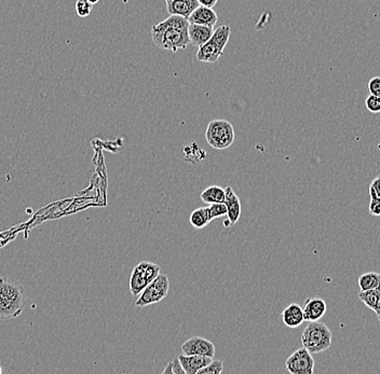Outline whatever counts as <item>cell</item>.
Wrapping results in <instances>:
<instances>
[{
	"instance_id": "12",
	"label": "cell",
	"mask_w": 380,
	"mask_h": 374,
	"mask_svg": "<svg viewBox=\"0 0 380 374\" xmlns=\"http://www.w3.org/2000/svg\"><path fill=\"white\" fill-rule=\"evenodd\" d=\"M180 360L182 368H183L185 374H198L203 368L207 367L211 364L213 358L211 357L201 356V355H180L178 357Z\"/></svg>"
},
{
	"instance_id": "19",
	"label": "cell",
	"mask_w": 380,
	"mask_h": 374,
	"mask_svg": "<svg viewBox=\"0 0 380 374\" xmlns=\"http://www.w3.org/2000/svg\"><path fill=\"white\" fill-rule=\"evenodd\" d=\"M358 284L361 292L377 289L380 288V274L376 272H368L361 275L359 277Z\"/></svg>"
},
{
	"instance_id": "15",
	"label": "cell",
	"mask_w": 380,
	"mask_h": 374,
	"mask_svg": "<svg viewBox=\"0 0 380 374\" xmlns=\"http://www.w3.org/2000/svg\"><path fill=\"white\" fill-rule=\"evenodd\" d=\"M200 6L198 0H171L167 3L169 13L171 15H178L183 18H189L190 14Z\"/></svg>"
},
{
	"instance_id": "14",
	"label": "cell",
	"mask_w": 380,
	"mask_h": 374,
	"mask_svg": "<svg viewBox=\"0 0 380 374\" xmlns=\"http://www.w3.org/2000/svg\"><path fill=\"white\" fill-rule=\"evenodd\" d=\"M213 33H214V28H210V26L190 23L189 28H188L190 43L198 47L208 43L212 37Z\"/></svg>"
},
{
	"instance_id": "17",
	"label": "cell",
	"mask_w": 380,
	"mask_h": 374,
	"mask_svg": "<svg viewBox=\"0 0 380 374\" xmlns=\"http://www.w3.org/2000/svg\"><path fill=\"white\" fill-rule=\"evenodd\" d=\"M226 192L225 189L218 186H211L202 191L200 195V199L202 202L207 204H214V203L225 202Z\"/></svg>"
},
{
	"instance_id": "29",
	"label": "cell",
	"mask_w": 380,
	"mask_h": 374,
	"mask_svg": "<svg viewBox=\"0 0 380 374\" xmlns=\"http://www.w3.org/2000/svg\"><path fill=\"white\" fill-rule=\"evenodd\" d=\"M201 6H205V7L214 8L218 0H198Z\"/></svg>"
},
{
	"instance_id": "2",
	"label": "cell",
	"mask_w": 380,
	"mask_h": 374,
	"mask_svg": "<svg viewBox=\"0 0 380 374\" xmlns=\"http://www.w3.org/2000/svg\"><path fill=\"white\" fill-rule=\"evenodd\" d=\"M25 307L24 287L17 280L0 277V320L17 318Z\"/></svg>"
},
{
	"instance_id": "18",
	"label": "cell",
	"mask_w": 380,
	"mask_h": 374,
	"mask_svg": "<svg viewBox=\"0 0 380 374\" xmlns=\"http://www.w3.org/2000/svg\"><path fill=\"white\" fill-rule=\"evenodd\" d=\"M359 299L368 307L373 309L376 314H380V288L366 290L359 294Z\"/></svg>"
},
{
	"instance_id": "5",
	"label": "cell",
	"mask_w": 380,
	"mask_h": 374,
	"mask_svg": "<svg viewBox=\"0 0 380 374\" xmlns=\"http://www.w3.org/2000/svg\"><path fill=\"white\" fill-rule=\"evenodd\" d=\"M235 130L233 124L226 120H213L205 131V140L211 147L216 150H225L235 142Z\"/></svg>"
},
{
	"instance_id": "31",
	"label": "cell",
	"mask_w": 380,
	"mask_h": 374,
	"mask_svg": "<svg viewBox=\"0 0 380 374\" xmlns=\"http://www.w3.org/2000/svg\"><path fill=\"white\" fill-rule=\"evenodd\" d=\"M3 373V369H1V366H0V374Z\"/></svg>"
},
{
	"instance_id": "10",
	"label": "cell",
	"mask_w": 380,
	"mask_h": 374,
	"mask_svg": "<svg viewBox=\"0 0 380 374\" xmlns=\"http://www.w3.org/2000/svg\"><path fill=\"white\" fill-rule=\"evenodd\" d=\"M226 197L225 205L227 206V221L224 222L225 227H231L239 221L241 216V202L240 199L235 195L233 188L227 187L225 189Z\"/></svg>"
},
{
	"instance_id": "16",
	"label": "cell",
	"mask_w": 380,
	"mask_h": 374,
	"mask_svg": "<svg viewBox=\"0 0 380 374\" xmlns=\"http://www.w3.org/2000/svg\"><path fill=\"white\" fill-rule=\"evenodd\" d=\"M283 324L288 328H297L305 322L303 307L296 303L288 305L282 312Z\"/></svg>"
},
{
	"instance_id": "27",
	"label": "cell",
	"mask_w": 380,
	"mask_h": 374,
	"mask_svg": "<svg viewBox=\"0 0 380 374\" xmlns=\"http://www.w3.org/2000/svg\"><path fill=\"white\" fill-rule=\"evenodd\" d=\"M368 92L370 95L380 96V77H374L368 81Z\"/></svg>"
},
{
	"instance_id": "23",
	"label": "cell",
	"mask_w": 380,
	"mask_h": 374,
	"mask_svg": "<svg viewBox=\"0 0 380 374\" xmlns=\"http://www.w3.org/2000/svg\"><path fill=\"white\" fill-rule=\"evenodd\" d=\"M370 206H368V212L376 217H379L380 216V197H377L376 193L374 192V190L370 187Z\"/></svg>"
},
{
	"instance_id": "13",
	"label": "cell",
	"mask_w": 380,
	"mask_h": 374,
	"mask_svg": "<svg viewBox=\"0 0 380 374\" xmlns=\"http://www.w3.org/2000/svg\"><path fill=\"white\" fill-rule=\"evenodd\" d=\"M188 21L191 24H199V25L214 28L216 23H218V16L215 11L213 10V8L200 5L190 14Z\"/></svg>"
},
{
	"instance_id": "8",
	"label": "cell",
	"mask_w": 380,
	"mask_h": 374,
	"mask_svg": "<svg viewBox=\"0 0 380 374\" xmlns=\"http://www.w3.org/2000/svg\"><path fill=\"white\" fill-rule=\"evenodd\" d=\"M286 370L292 374H313L315 360L313 354L303 347L293 353L285 362Z\"/></svg>"
},
{
	"instance_id": "4",
	"label": "cell",
	"mask_w": 380,
	"mask_h": 374,
	"mask_svg": "<svg viewBox=\"0 0 380 374\" xmlns=\"http://www.w3.org/2000/svg\"><path fill=\"white\" fill-rule=\"evenodd\" d=\"M231 28L229 25H223L214 30L212 37L208 43L199 47L198 50L197 60L199 62L210 63L214 64L218 62V58L224 55L226 45L231 37Z\"/></svg>"
},
{
	"instance_id": "7",
	"label": "cell",
	"mask_w": 380,
	"mask_h": 374,
	"mask_svg": "<svg viewBox=\"0 0 380 374\" xmlns=\"http://www.w3.org/2000/svg\"><path fill=\"white\" fill-rule=\"evenodd\" d=\"M169 289H170L169 277L160 273L153 282L146 286L145 289L140 292V297L136 302V307H147L160 302L168 296Z\"/></svg>"
},
{
	"instance_id": "11",
	"label": "cell",
	"mask_w": 380,
	"mask_h": 374,
	"mask_svg": "<svg viewBox=\"0 0 380 374\" xmlns=\"http://www.w3.org/2000/svg\"><path fill=\"white\" fill-rule=\"evenodd\" d=\"M326 309H328V307H326V301L322 298H309L305 302V305L303 307L305 322H318L326 315Z\"/></svg>"
},
{
	"instance_id": "26",
	"label": "cell",
	"mask_w": 380,
	"mask_h": 374,
	"mask_svg": "<svg viewBox=\"0 0 380 374\" xmlns=\"http://www.w3.org/2000/svg\"><path fill=\"white\" fill-rule=\"evenodd\" d=\"M162 373L185 374V371H184L183 368H182V364H180L178 358H176L174 362H170V364L167 366V368L163 370Z\"/></svg>"
},
{
	"instance_id": "20",
	"label": "cell",
	"mask_w": 380,
	"mask_h": 374,
	"mask_svg": "<svg viewBox=\"0 0 380 374\" xmlns=\"http://www.w3.org/2000/svg\"><path fill=\"white\" fill-rule=\"evenodd\" d=\"M190 225L195 229H203L210 223L208 208H200L193 210L189 217Z\"/></svg>"
},
{
	"instance_id": "28",
	"label": "cell",
	"mask_w": 380,
	"mask_h": 374,
	"mask_svg": "<svg viewBox=\"0 0 380 374\" xmlns=\"http://www.w3.org/2000/svg\"><path fill=\"white\" fill-rule=\"evenodd\" d=\"M370 188L374 190V192L376 193L377 197H380V176H378L377 178L373 180L372 185H370Z\"/></svg>"
},
{
	"instance_id": "3",
	"label": "cell",
	"mask_w": 380,
	"mask_h": 374,
	"mask_svg": "<svg viewBox=\"0 0 380 374\" xmlns=\"http://www.w3.org/2000/svg\"><path fill=\"white\" fill-rule=\"evenodd\" d=\"M332 331L322 322H310L302 333V344L311 354H319L332 345Z\"/></svg>"
},
{
	"instance_id": "30",
	"label": "cell",
	"mask_w": 380,
	"mask_h": 374,
	"mask_svg": "<svg viewBox=\"0 0 380 374\" xmlns=\"http://www.w3.org/2000/svg\"><path fill=\"white\" fill-rule=\"evenodd\" d=\"M92 5H95V3H98L100 0H89Z\"/></svg>"
},
{
	"instance_id": "25",
	"label": "cell",
	"mask_w": 380,
	"mask_h": 374,
	"mask_svg": "<svg viewBox=\"0 0 380 374\" xmlns=\"http://www.w3.org/2000/svg\"><path fill=\"white\" fill-rule=\"evenodd\" d=\"M366 106L368 111L372 113H380V96L368 95L366 100Z\"/></svg>"
},
{
	"instance_id": "21",
	"label": "cell",
	"mask_w": 380,
	"mask_h": 374,
	"mask_svg": "<svg viewBox=\"0 0 380 374\" xmlns=\"http://www.w3.org/2000/svg\"><path fill=\"white\" fill-rule=\"evenodd\" d=\"M209 219L210 221L215 219V218L223 217L227 214V206L225 203H214V204H210L208 208Z\"/></svg>"
},
{
	"instance_id": "33",
	"label": "cell",
	"mask_w": 380,
	"mask_h": 374,
	"mask_svg": "<svg viewBox=\"0 0 380 374\" xmlns=\"http://www.w3.org/2000/svg\"><path fill=\"white\" fill-rule=\"evenodd\" d=\"M377 316H378V320H379V322H380V314L377 315Z\"/></svg>"
},
{
	"instance_id": "32",
	"label": "cell",
	"mask_w": 380,
	"mask_h": 374,
	"mask_svg": "<svg viewBox=\"0 0 380 374\" xmlns=\"http://www.w3.org/2000/svg\"><path fill=\"white\" fill-rule=\"evenodd\" d=\"M165 3H169V1H171V0H165Z\"/></svg>"
},
{
	"instance_id": "9",
	"label": "cell",
	"mask_w": 380,
	"mask_h": 374,
	"mask_svg": "<svg viewBox=\"0 0 380 374\" xmlns=\"http://www.w3.org/2000/svg\"><path fill=\"white\" fill-rule=\"evenodd\" d=\"M182 352L187 356L201 355L213 358L215 355V345L204 338L193 337L182 344Z\"/></svg>"
},
{
	"instance_id": "22",
	"label": "cell",
	"mask_w": 380,
	"mask_h": 374,
	"mask_svg": "<svg viewBox=\"0 0 380 374\" xmlns=\"http://www.w3.org/2000/svg\"><path fill=\"white\" fill-rule=\"evenodd\" d=\"M92 9L93 5L89 0H77V3H76V12L81 18L89 16Z\"/></svg>"
},
{
	"instance_id": "6",
	"label": "cell",
	"mask_w": 380,
	"mask_h": 374,
	"mask_svg": "<svg viewBox=\"0 0 380 374\" xmlns=\"http://www.w3.org/2000/svg\"><path fill=\"white\" fill-rule=\"evenodd\" d=\"M160 267L151 262L142 261L138 263L130 277V292L132 296H138L149 283L160 274Z\"/></svg>"
},
{
	"instance_id": "1",
	"label": "cell",
	"mask_w": 380,
	"mask_h": 374,
	"mask_svg": "<svg viewBox=\"0 0 380 374\" xmlns=\"http://www.w3.org/2000/svg\"><path fill=\"white\" fill-rule=\"evenodd\" d=\"M189 21L178 15H170L162 22L158 23L151 28L154 43L162 50L176 52L180 49H186L190 45L188 28Z\"/></svg>"
},
{
	"instance_id": "24",
	"label": "cell",
	"mask_w": 380,
	"mask_h": 374,
	"mask_svg": "<svg viewBox=\"0 0 380 374\" xmlns=\"http://www.w3.org/2000/svg\"><path fill=\"white\" fill-rule=\"evenodd\" d=\"M224 364L220 360H212L210 364L201 369L198 374H220L223 372Z\"/></svg>"
}]
</instances>
